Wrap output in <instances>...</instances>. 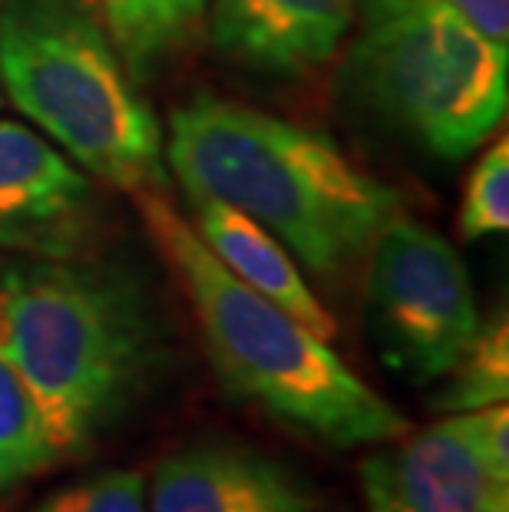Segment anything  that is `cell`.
Segmentation results:
<instances>
[{
	"instance_id": "6da1fadb",
	"label": "cell",
	"mask_w": 509,
	"mask_h": 512,
	"mask_svg": "<svg viewBox=\"0 0 509 512\" xmlns=\"http://www.w3.org/2000/svg\"><path fill=\"white\" fill-rule=\"evenodd\" d=\"M162 156L192 202L245 212L314 275H338L400 215V195L321 129L219 96L172 113Z\"/></svg>"
},
{
	"instance_id": "7a4b0ae2",
	"label": "cell",
	"mask_w": 509,
	"mask_h": 512,
	"mask_svg": "<svg viewBox=\"0 0 509 512\" xmlns=\"http://www.w3.org/2000/svg\"><path fill=\"white\" fill-rule=\"evenodd\" d=\"M159 321L136 278L43 258L0 265V357L37 400L57 456H80L153 380Z\"/></svg>"
},
{
	"instance_id": "3957f363",
	"label": "cell",
	"mask_w": 509,
	"mask_h": 512,
	"mask_svg": "<svg viewBox=\"0 0 509 512\" xmlns=\"http://www.w3.org/2000/svg\"><path fill=\"white\" fill-rule=\"evenodd\" d=\"M136 202L162 261L182 281L229 394L338 450L381 446L410 430L404 413L367 387L331 341L242 285L162 192H136Z\"/></svg>"
},
{
	"instance_id": "277c9868",
	"label": "cell",
	"mask_w": 509,
	"mask_h": 512,
	"mask_svg": "<svg viewBox=\"0 0 509 512\" xmlns=\"http://www.w3.org/2000/svg\"><path fill=\"white\" fill-rule=\"evenodd\" d=\"M0 86L63 156L129 192H162V129L83 0L0 4Z\"/></svg>"
},
{
	"instance_id": "5b68a950",
	"label": "cell",
	"mask_w": 509,
	"mask_h": 512,
	"mask_svg": "<svg viewBox=\"0 0 509 512\" xmlns=\"http://www.w3.org/2000/svg\"><path fill=\"white\" fill-rule=\"evenodd\" d=\"M351 76L364 103L440 159H463L503 123L509 47L447 0H361Z\"/></svg>"
},
{
	"instance_id": "8992f818",
	"label": "cell",
	"mask_w": 509,
	"mask_h": 512,
	"mask_svg": "<svg viewBox=\"0 0 509 512\" xmlns=\"http://www.w3.org/2000/svg\"><path fill=\"white\" fill-rule=\"evenodd\" d=\"M367 324L384 367L407 384L447 377L483 324L457 248L394 215L371 245Z\"/></svg>"
},
{
	"instance_id": "52a82bcc",
	"label": "cell",
	"mask_w": 509,
	"mask_h": 512,
	"mask_svg": "<svg viewBox=\"0 0 509 512\" xmlns=\"http://www.w3.org/2000/svg\"><path fill=\"white\" fill-rule=\"evenodd\" d=\"M367 512H509V410L447 413L361 463Z\"/></svg>"
},
{
	"instance_id": "ba28073f",
	"label": "cell",
	"mask_w": 509,
	"mask_h": 512,
	"mask_svg": "<svg viewBox=\"0 0 509 512\" xmlns=\"http://www.w3.org/2000/svg\"><path fill=\"white\" fill-rule=\"evenodd\" d=\"M93 222V192L57 146L20 123H0V248L67 258Z\"/></svg>"
},
{
	"instance_id": "9c48e42d",
	"label": "cell",
	"mask_w": 509,
	"mask_h": 512,
	"mask_svg": "<svg viewBox=\"0 0 509 512\" xmlns=\"http://www.w3.org/2000/svg\"><path fill=\"white\" fill-rule=\"evenodd\" d=\"M146 506L149 512H314V499L272 456L235 443H199L156 466Z\"/></svg>"
},
{
	"instance_id": "30bf717a",
	"label": "cell",
	"mask_w": 509,
	"mask_h": 512,
	"mask_svg": "<svg viewBox=\"0 0 509 512\" xmlns=\"http://www.w3.org/2000/svg\"><path fill=\"white\" fill-rule=\"evenodd\" d=\"M357 0H212V40L225 57L268 73H308L334 57Z\"/></svg>"
},
{
	"instance_id": "8fae6325",
	"label": "cell",
	"mask_w": 509,
	"mask_h": 512,
	"mask_svg": "<svg viewBox=\"0 0 509 512\" xmlns=\"http://www.w3.org/2000/svg\"><path fill=\"white\" fill-rule=\"evenodd\" d=\"M192 205H196V222L189 225L196 228L205 248L242 285L265 294L268 301H275L281 311H288L291 318H298L305 328L324 337V341H331L338 334V324H334L331 311L318 301V294L301 278L291 252L268 228L248 219L245 212L232 209V205L209 202V199Z\"/></svg>"
},
{
	"instance_id": "7c38bea8",
	"label": "cell",
	"mask_w": 509,
	"mask_h": 512,
	"mask_svg": "<svg viewBox=\"0 0 509 512\" xmlns=\"http://www.w3.org/2000/svg\"><path fill=\"white\" fill-rule=\"evenodd\" d=\"M103 14L116 50L143 76L196 37L205 0H103Z\"/></svg>"
},
{
	"instance_id": "4fadbf2b",
	"label": "cell",
	"mask_w": 509,
	"mask_h": 512,
	"mask_svg": "<svg viewBox=\"0 0 509 512\" xmlns=\"http://www.w3.org/2000/svg\"><path fill=\"white\" fill-rule=\"evenodd\" d=\"M57 446L17 370L0 357V496L57 463Z\"/></svg>"
},
{
	"instance_id": "5bb4252c",
	"label": "cell",
	"mask_w": 509,
	"mask_h": 512,
	"mask_svg": "<svg viewBox=\"0 0 509 512\" xmlns=\"http://www.w3.org/2000/svg\"><path fill=\"white\" fill-rule=\"evenodd\" d=\"M450 384L433 400L443 413H467L509 397V328L506 318L480 324L467 351L450 370Z\"/></svg>"
},
{
	"instance_id": "9a60e30c",
	"label": "cell",
	"mask_w": 509,
	"mask_h": 512,
	"mask_svg": "<svg viewBox=\"0 0 509 512\" xmlns=\"http://www.w3.org/2000/svg\"><path fill=\"white\" fill-rule=\"evenodd\" d=\"M509 228V143L500 136L476 162L460 202V235L483 238Z\"/></svg>"
},
{
	"instance_id": "2e32d148",
	"label": "cell",
	"mask_w": 509,
	"mask_h": 512,
	"mask_svg": "<svg viewBox=\"0 0 509 512\" xmlns=\"http://www.w3.org/2000/svg\"><path fill=\"white\" fill-rule=\"evenodd\" d=\"M27 512H149L139 470H106L43 496Z\"/></svg>"
},
{
	"instance_id": "e0dca14e",
	"label": "cell",
	"mask_w": 509,
	"mask_h": 512,
	"mask_svg": "<svg viewBox=\"0 0 509 512\" xmlns=\"http://www.w3.org/2000/svg\"><path fill=\"white\" fill-rule=\"evenodd\" d=\"M460 17L500 47H509V0H447Z\"/></svg>"
}]
</instances>
